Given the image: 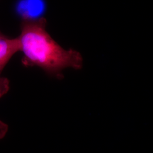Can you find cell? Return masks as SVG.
I'll list each match as a JSON object with an SVG mask.
<instances>
[{"label":"cell","mask_w":153,"mask_h":153,"mask_svg":"<svg viewBox=\"0 0 153 153\" xmlns=\"http://www.w3.org/2000/svg\"><path fill=\"white\" fill-rule=\"evenodd\" d=\"M46 26L44 17L22 20L21 33L17 37L19 51L23 54L22 65L38 66L49 76L59 79L63 77L62 71L66 68L81 69L83 58L80 53L61 47L47 31Z\"/></svg>","instance_id":"6da1fadb"},{"label":"cell","mask_w":153,"mask_h":153,"mask_svg":"<svg viewBox=\"0 0 153 153\" xmlns=\"http://www.w3.org/2000/svg\"><path fill=\"white\" fill-rule=\"evenodd\" d=\"M19 51L18 38H9L4 35L0 36V98L10 90V81L1 76L2 72L11 57Z\"/></svg>","instance_id":"7a4b0ae2"},{"label":"cell","mask_w":153,"mask_h":153,"mask_svg":"<svg viewBox=\"0 0 153 153\" xmlns=\"http://www.w3.org/2000/svg\"><path fill=\"white\" fill-rule=\"evenodd\" d=\"M19 4L18 9L23 19H34L35 16H39L44 10L42 0H22Z\"/></svg>","instance_id":"3957f363"},{"label":"cell","mask_w":153,"mask_h":153,"mask_svg":"<svg viewBox=\"0 0 153 153\" xmlns=\"http://www.w3.org/2000/svg\"><path fill=\"white\" fill-rule=\"evenodd\" d=\"M9 126L4 122L0 120V139L5 137L8 131Z\"/></svg>","instance_id":"277c9868"},{"label":"cell","mask_w":153,"mask_h":153,"mask_svg":"<svg viewBox=\"0 0 153 153\" xmlns=\"http://www.w3.org/2000/svg\"><path fill=\"white\" fill-rule=\"evenodd\" d=\"M4 35V34H2V33L0 31V36H2V35Z\"/></svg>","instance_id":"5b68a950"}]
</instances>
